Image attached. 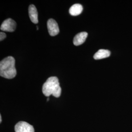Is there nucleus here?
<instances>
[{
  "label": "nucleus",
  "mask_w": 132,
  "mask_h": 132,
  "mask_svg": "<svg viewBox=\"0 0 132 132\" xmlns=\"http://www.w3.org/2000/svg\"><path fill=\"white\" fill-rule=\"evenodd\" d=\"M111 55V52L107 50H99L97 52L94 54V58L95 60L102 59L105 58H107Z\"/></svg>",
  "instance_id": "obj_8"
},
{
  "label": "nucleus",
  "mask_w": 132,
  "mask_h": 132,
  "mask_svg": "<svg viewBox=\"0 0 132 132\" xmlns=\"http://www.w3.org/2000/svg\"><path fill=\"white\" fill-rule=\"evenodd\" d=\"M42 92L46 96L53 95L55 97H59L61 94V88L58 78L55 76L49 77L43 84Z\"/></svg>",
  "instance_id": "obj_2"
},
{
  "label": "nucleus",
  "mask_w": 132,
  "mask_h": 132,
  "mask_svg": "<svg viewBox=\"0 0 132 132\" xmlns=\"http://www.w3.org/2000/svg\"><path fill=\"white\" fill-rule=\"evenodd\" d=\"M47 29L50 35L54 36L59 33V28L58 24L54 19H49L47 23Z\"/></svg>",
  "instance_id": "obj_5"
},
{
  "label": "nucleus",
  "mask_w": 132,
  "mask_h": 132,
  "mask_svg": "<svg viewBox=\"0 0 132 132\" xmlns=\"http://www.w3.org/2000/svg\"><path fill=\"white\" fill-rule=\"evenodd\" d=\"M16 28L15 21L11 18L6 19L1 24V30L4 31L13 32Z\"/></svg>",
  "instance_id": "obj_3"
},
{
  "label": "nucleus",
  "mask_w": 132,
  "mask_h": 132,
  "mask_svg": "<svg viewBox=\"0 0 132 132\" xmlns=\"http://www.w3.org/2000/svg\"><path fill=\"white\" fill-rule=\"evenodd\" d=\"M15 132H34V128L28 123L20 121L15 126Z\"/></svg>",
  "instance_id": "obj_4"
},
{
  "label": "nucleus",
  "mask_w": 132,
  "mask_h": 132,
  "mask_svg": "<svg viewBox=\"0 0 132 132\" xmlns=\"http://www.w3.org/2000/svg\"><path fill=\"white\" fill-rule=\"evenodd\" d=\"M49 100V98H47V101H48Z\"/></svg>",
  "instance_id": "obj_12"
},
{
  "label": "nucleus",
  "mask_w": 132,
  "mask_h": 132,
  "mask_svg": "<svg viewBox=\"0 0 132 132\" xmlns=\"http://www.w3.org/2000/svg\"><path fill=\"white\" fill-rule=\"evenodd\" d=\"M6 35L5 33L4 32H1L0 33V41H1L4 40L5 38H6Z\"/></svg>",
  "instance_id": "obj_10"
},
{
  "label": "nucleus",
  "mask_w": 132,
  "mask_h": 132,
  "mask_svg": "<svg viewBox=\"0 0 132 132\" xmlns=\"http://www.w3.org/2000/svg\"><path fill=\"white\" fill-rule=\"evenodd\" d=\"M83 10V6L79 4L72 5L69 10V12L72 16H77L81 14Z\"/></svg>",
  "instance_id": "obj_9"
},
{
  "label": "nucleus",
  "mask_w": 132,
  "mask_h": 132,
  "mask_svg": "<svg viewBox=\"0 0 132 132\" xmlns=\"http://www.w3.org/2000/svg\"><path fill=\"white\" fill-rule=\"evenodd\" d=\"M88 36V33L86 32H82L76 34L73 38V44L75 46H79L85 42Z\"/></svg>",
  "instance_id": "obj_7"
},
{
  "label": "nucleus",
  "mask_w": 132,
  "mask_h": 132,
  "mask_svg": "<svg viewBox=\"0 0 132 132\" xmlns=\"http://www.w3.org/2000/svg\"><path fill=\"white\" fill-rule=\"evenodd\" d=\"M15 61L14 57L8 56L0 62V76L7 79L14 78L17 75L15 66Z\"/></svg>",
  "instance_id": "obj_1"
},
{
  "label": "nucleus",
  "mask_w": 132,
  "mask_h": 132,
  "mask_svg": "<svg viewBox=\"0 0 132 132\" xmlns=\"http://www.w3.org/2000/svg\"><path fill=\"white\" fill-rule=\"evenodd\" d=\"M2 122V116L1 115H0V122L1 123Z\"/></svg>",
  "instance_id": "obj_11"
},
{
  "label": "nucleus",
  "mask_w": 132,
  "mask_h": 132,
  "mask_svg": "<svg viewBox=\"0 0 132 132\" xmlns=\"http://www.w3.org/2000/svg\"><path fill=\"white\" fill-rule=\"evenodd\" d=\"M28 14L31 22L34 24H38V12L34 5H31L29 6Z\"/></svg>",
  "instance_id": "obj_6"
}]
</instances>
